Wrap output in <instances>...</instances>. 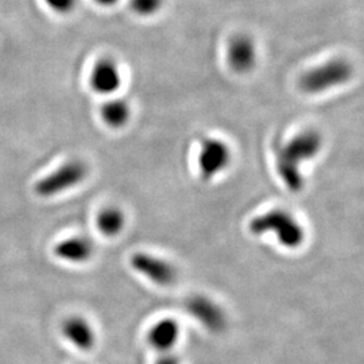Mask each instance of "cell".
<instances>
[{
    "label": "cell",
    "mask_w": 364,
    "mask_h": 364,
    "mask_svg": "<svg viewBox=\"0 0 364 364\" xmlns=\"http://www.w3.org/2000/svg\"><path fill=\"white\" fill-rule=\"evenodd\" d=\"M323 149V138L316 130H305L277 150V173L287 189L299 193L304 188L301 165L317 156Z\"/></svg>",
    "instance_id": "obj_1"
},
{
    "label": "cell",
    "mask_w": 364,
    "mask_h": 364,
    "mask_svg": "<svg viewBox=\"0 0 364 364\" xmlns=\"http://www.w3.org/2000/svg\"><path fill=\"white\" fill-rule=\"evenodd\" d=\"M254 235L273 232L277 240L287 248H299L305 240V231L296 218L284 209L269 210L250 223Z\"/></svg>",
    "instance_id": "obj_2"
},
{
    "label": "cell",
    "mask_w": 364,
    "mask_h": 364,
    "mask_svg": "<svg viewBox=\"0 0 364 364\" xmlns=\"http://www.w3.org/2000/svg\"><path fill=\"white\" fill-rule=\"evenodd\" d=\"M351 77L352 66L346 60L335 58L324 65L308 70L299 80V88L305 93L317 95L340 87Z\"/></svg>",
    "instance_id": "obj_3"
},
{
    "label": "cell",
    "mask_w": 364,
    "mask_h": 364,
    "mask_svg": "<svg viewBox=\"0 0 364 364\" xmlns=\"http://www.w3.org/2000/svg\"><path fill=\"white\" fill-rule=\"evenodd\" d=\"M88 176V168L81 161L66 162L36 183V193L41 197H54L75 188Z\"/></svg>",
    "instance_id": "obj_4"
},
{
    "label": "cell",
    "mask_w": 364,
    "mask_h": 364,
    "mask_svg": "<svg viewBox=\"0 0 364 364\" xmlns=\"http://www.w3.org/2000/svg\"><path fill=\"white\" fill-rule=\"evenodd\" d=\"M232 154L230 146L216 138H207L203 141L198 153V171L203 180L209 181L219 176L231 164Z\"/></svg>",
    "instance_id": "obj_5"
},
{
    "label": "cell",
    "mask_w": 364,
    "mask_h": 364,
    "mask_svg": "<svg viewBox=\"0 0 364 364\" xmlns=\"http://www.w3.org/2000/svg\"><path fill=\"white\" fill-rule=\"evenodd\" d=\"M131 266L147 277L150 281H153L156 285L161 287H169L176 281V269L170 264L169 262L156 258L154 255L138 252L132 255Z\"/></svg>",
    "instance_id": "obj_6"
},
{
    "label": "cell",
    "mask_w": 364,
    "mask_h": 364,
    "mask_svg": "<svg viewBox=\"0 0 364 364\" xmlns=\"http://www.w3.org/2000/svg\"><path fill=\"white\" fill-rule=\"evenodd\" d=\"M186 309L210 332H221L225 328V314L212 299L195 296L186 302Z\"/></svg>",
    "instance_id": "obj_7"
},
{
    "label": "cell",
    "mask_w": 364,
    "mask_h": 364,
    "mask_svg": "<svg viewBox=\"0 0 364 364\" xmlns=\"http://www.w3.org/2000/svg\"><path fill=\"white\" fill-rule=\"evenodd\" d=\"M91 88L99 95H112L122 87V72L111 58H102L93 66L90 77Z\"/></svg>",
    "instance_id": "obj_8"
},
{
    "label": "cell",
    "mask_w": 364,
    "mask_h": 364,
    "mask_svg": "<svg viewBox=\"0 0 364 364\" xmlns=\"http://www.w3.org/2000/svg\"><path fill=\"white\" fill-rule=\"evenodd\" d=\"M228 64L237 73H247L257 63V48L248 36L240 34L231 39L228 45Z\"/></svg>",
    "instance_id": "obj_9"
},
{
    "label": "cell",
    "mask_w": 364,
    "mask_h": 364,
    "mask_svg": "<svg viewBox=\"0 0 364 364\" xmlns=\"http://www.w3.org/2000/svg\"><path fill=\"white\" fill-rule=\"evenodd\" d=\"M63 333L78 350L88 351L95 346V332L90 323L78 316L66 318L63 324Z\"/></svg>",
    "instance_id": "obj_10"
},
{
    "label": "cell",
    "mask_w": 364,
    "mask_h": 364,
    "mask_svg": "<svg viewBox=\"0 0 364 364\" xmlns=\"http://www.w3.org/2000/svg\"><path fill=\"white\" fill-rule=\"evenodd\" d=\"M93 251L95 248L91 240L81 236L65 239L54 248V254L60 259L68 260L72 263H84L91 259Z\"/></svg>",
    "instance_id": "obj_11"
},
{
    "label": "cell",
    "mask_w": 364,
    "mask_h": 364,
    "mask_svg": "<svg viewBox=\"0 0 364 364\" xmlns=\"http://www.w3.org/2000/svg\"><path fill=\"white\" fill-rule=\"evenodd\" d=\"M180 338V326L173 318L158 321L149 332V343L156 351L168 352L177 344Z\"/></svg>",
    "instance_id": "obj_12"
},
{
    "label": "cell",
    "mask_w": 364,
    "mask_h": 364,
    "mask_svg": "<svg viewBox=\"0 0 364 364\" xmlns=\"http://www.w3.org/2000/svg\"><path fill=\"white\" fill-rule=\"evenodd\" d=\"M100 115L108 127L122 129L130 120V105L120 99H112L103 105L100 109Z\"/></svg>",
    "instance_id": "obj_13"
},
{
    "label": "cell",
    "mask_w": 364,
    "mask_h": 364,
    "mask_svg": "<svg viewBox=\"0 0 364 364\" xmlns=\"http://www.w3.org/2000/svg\"><path fill=\"white\" fill-rule=\"evenodd\" d=\"M126 224V218L120 209L109 207L100 212L97 216V228L102 234L108 237L117 236L123 231Z\"/></svg>",
    "instance_id": "obj_14"
},
{
    "label": "cell",
    "mask_w": 364,
    "mask_h": 364,
    "mask_svg": "<svg viewBox=\"0 0 364 364\" xmlns=\"http://www.w3.org/2000/svg\"><path fill=\"white\" fill-rule=\"evenodd\" d=\"M164 0H131L132 11L141 16H151L161 10Z\"/></svg>",
    "instance_id": "obj_15"
},
{
    "label": "cell",
    "mask_w": 364,
    "mask_h": 364,
    "mask_svg": "<svg viewBox=\"0 0 364 364\" xmlns=\"http://www.w3.org/2000/svg\"><path fill=\"white\" fill-rule=\"evenodd\" d=\"M45 3L54 13L69 14L75 10L77 0H45Z\"/></svg>",
    "instance_id": "obj_16"
},
{
    "label": "cell",
    "mask_w": 364,
    "mask_h": 364,
    "mask_svg": "<svg viewBox=\"0 0 364 364\" xmlns=\"http://www.w3.org/2000/svg\"><path fill=\"white\" fill-rule=\"evenodd\" d=\"M156 364H180V360L173 355H165L161 359H158Z\"/></svg>",
    "instance_id": "obj_17"
},
{
    "label": "cell",
    "mask_w": 364,
    "mask_h": 364,
    "mask_svg": "<svg viewBox=\"0 0 364 364\" xmlns=\"http://www.w3.org/2000/svg\"><path fill=\"white\" fill-rule=\"evenodd\" d=\"M95 1L103 7H111V6H115L119 0H95Z\"/></svg>",
    "instance_id": "obj_18"
}]
</instances>
